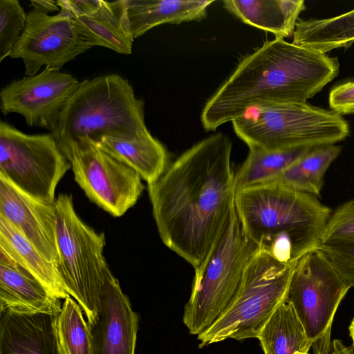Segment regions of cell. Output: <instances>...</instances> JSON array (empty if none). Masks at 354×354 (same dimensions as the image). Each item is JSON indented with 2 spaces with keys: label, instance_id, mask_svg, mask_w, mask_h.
<instances>
[{
  "label": "cell",
  "instance_id": "cell-25",
  "mask_svg": "<svg viewBox=\"0 0 354 354\" xmlns=\"http://www.w3.org/2000/svg\"><path fill=\"white\" fill-rule=\"evenodd\" d=\"M341 151L342 147L335 145L312 148L274 182L318 198L325 174Z\"/></svg>",
  "mask_w": 354,
  "mask_h": 354
},
{
  "label": "cell",
  "instance_id": "cell-26",
  "mask_svg": "<svg viewBox=\"0 0 354 354\" xmlns=\"http://www.w3.org/2000/svg\"><path fill=\"white\" fill-rule=\"evenodd\" d=\"M310 149L250 148L247 158L235 174L236 190L275 181Z\"/></svg>",
  "mask_w": 354,
  "mask_h": 354
},
{
  "label": "cell",
  "instance_id": "cell-18",
  "mask_svg": "<svg viewBox=\"0 0 354 354\" xmlns=\"http://www.w3.org/2000/svg\"><path fill=\"white\" fill-rule=\"evenodd\" d=\"M76 30L92 47L103 46L118 53L130 55L133 37L127 13V0L102 1L93 14L74 19Z\"/></svg>",
  "mask_w": 354,
  "mask_h": 354
},
{
  "label": "cell",
  "instance_id": "cell-7",
  "mask_svg": "<svg viewBox=\"0 0 354 354\" xmlns=\"http://www.w3.org/2000/svg\"><path fill=\"white\" fill-rule=\"evenodd\" d=\"M57 268L67 293L81 306L88 325L96 322L105 281L111 271L104 256V233H97L76 213L71 194L56 198Z\"/></svg>",
  "mask_w": 354,
  "mask_h": 354
},
{
  "label": "cell",
  "instance_id": "cell-12",
  "mask_svg": "<svg viewBox=\"0 0 354 354\" xmlns=\"http://www.w3.org/2000/svg\"><path fill=\"white\" fill-rule=\"evenodd\" d=\"M79 35L73 17L60 10L49 15L32 8L26 26L10 57L21 59L27 76L35 75L44 66L58 70L77 55L91 48Z\"/></svg>",
  "mask_w": 354,
  "mask_h": 354
},
{
  "label": "cell",
  "instance_id": "cell-21",
  "mask_svg": "<svg viewBox=\"0 0 354 354\" xmlns=\"http://www.w3.org/2000/svg\"><path fill=\"white\" fill-rule=\"evenodd\" d=\"M96 143L133 168L147 185L156 181L169 165L166 147L148 129L134 138L106 137Z\"/></svg>",
  "mask_w": 354,
  "mask_h": 354
},
{
  "label": "cell",
  "instance_id": "cell-2",
  "mask_svg": "<svg viewBox=\"0 0 354 354\" xmlns=\"http://www.w3.org/2000/svg\"><path fill=\"white\" fill-rule=\"evenodd\" d=\"M337 57L283 39L266 41L244 57L205 103L201 121L216 131L250 108L269 104H301L339 73Z\"/></svg>",
  "mask_w": 354,
  "mask_h": 354
},
{
  "label": "cell",
  "instance_id": "cell-5",
  "mask_svg": "<svg viewBox=\"0 0 354 354\" xmlns=\"http://www.w3.org/2000/svg\"><path fill=\"white\" fill-rule=\"evenodd\" d=\"M232 123L235 133L249 149L313 148L334 145L350 133L342 115L307 103L254 106Z\"/></svg>",
  "mask_w": 354,
  "mask_h": 354
},
{
  "label": "cell",
  "instance_id": "cell-10",
  "mask_svg": "<svg viewBox=\"0 0 354 354\" xmlns=\"http://www.w3.org/2000/svg\"><path fill=\"white\" fill-rule=\"evenodd\" d=\"M70 168L51 133L27 134L0 122V176L19 191L55 203L57 186Z\"/></svg>",
  "mask_w": 354,
  "mask_h": 354
},
{
  "label": "cell",
  "instance_id": "cell-14",
  "mask_svg": "<svg viewBox=\"0 0 354 354\" xmlns=\"http://www.w3.org/2000/svg\"><path fill=\"white\" fill-rule=\"evenodd\" d=\"M0 215L57 267V217L55 203H46L26 195L0 176Z\"/></svg>",
  "mask_w": 354,
  "mask_h": 354
},
{
  "label": "cell",
  "instance_id": "cell-32",
  "mask_svg": "<svg viewBox=\"0 0 354 354\" xmlns=\"http://www.w3.org/2000/svg\"><path fill=\"white\" fill-rule=\"evenodd\" d=\"M102 0H58L60 10L69 13L73 19L93 14L101 6Z\"/></svg>",
  "mask_w": 354,
  "mask_h": 354
},
{
  "label": "cell",
  "instance_id": "cell-16",
  "mask_svg": "<svg viewBox=\"0 0 354 354\" xmlns=\"http://www.w3.org/2000/svg\"><path fill=\"white\" fill-rule=\"evenodd\" d=\"M57 315L0 311V354H64L57 335Z\"/></svg>",
  "mask_w": 354,
  "mask_h": 354
},
{
  "label": "cell",
  "instance_id": "cell-29",
  "mask_svg": "<svg viewBox=\"0 0 354 354\" xmlns=\"http://www.w3.org/2000/svg\"><path fill=\"white\" fill-rule=\"evenodd\" d=\"M353 239L354 200H349L332 212L322 244L337 243Z\"/></svg>",
  "mask_w": 354,
  "mask_h": 354
},
{
  "label": "cell",
  "instance_id": "cell-23",
  "mask_svg": "<svg viewBox=\"0 0 354 354\" xmlns=\"http://www.w3.org/2000/svg\"><path fill=\"white\" fill-rule=\"evenodd\" d=\"M263 354H309L312 344L293 306L284 300L257 337Z\"/></svg>",
  "mask_w": 354,
  "mask_h": 354
},
{
  "label": "cell",
  "instance_id": "cell-6",
  "mask_svg": "<svg viewBox=\"0 0 354 354\" xmlns=\"http://www.w3.org/2000/svg\"><path fill=\"white\" fill-rule=\"evenodd\" d=\"M257 247L245 234L235 206L221 236L195 269L183 322L189 334L198 335L227 309L241 283L244 270Z\"/></svg>",
  "mask_w": 354,
  "mask_h": 354
},
{
  "label": "cell",
  "instance_id": "cell-4",
  "mask_svg": "<svg viewBox=\"0 0 354 354\" xmlns=\"http://www.w3.org/2000/svg\"><path fill=\"white\" fill-rule=\"evenodd\" d=\"M147 130L145 102L128 80L109 74L80 82L51 133L61 147L106 137L134 138Z\"/></svg>",
  "mask_w": 354,
  "mask_h": 354
},
{
  "label": "cell",
  "instance_id": "cell-30",
  "mask_svg": "<svg viewBox=\"0 0 354 354\" xmlns=\"http://www.w3.org/2000/svg\"><path fill=\"white\" fill-rule=\"evenodd\" d=\"M319 248L348 285L351 288L354 287V239L337 243L322 244Z\"/></svg>",
  "mask_w": 354,
  "mask_h": 354
},
{
  "label": "cell",
  "instance_id": "cell-34",
  "mask_svg": "<svg viewBox=\"0 0 354 354\" xmlns=\"http://www.w3.org/2000/svg\"><path fill=\"white\" fill-rule=\"evenodd\" d=\"M333 350L329 354H354V346H345L342 341L334 339L333 341Z\"/></svg>",
  "mask_w": 354,
  "mask_h": 354
},
{
  "label": "cell",
  "instance_id": "cell-33",
  "mask_svg": "<svg viewBox=\"0 0 354 354\" xmlns=\"http://www.w3.org/2000/svg\"><path fill=\"white\" fill-rule=\"evenodd\" d=\"M30 6L46 14L59 10L57 1L54 0H32Z\"/></svg>",
  "mask_w": 354,
  "mask_h": 354
},
{
  "label": "cell",
  "instance_id": "cell-9",
  "mask_svg": "<svg viewBox=\"0 0 354 354\" xmlns=\"http://www.w3.org/2000/svg\"><path fill=\"white\" fill-rule=\"evenodd\" d=\"M350 288L319 248L297 262L285 300L300 319L313 354H329L334 316Z\"/></svg>",
  "mask_w": 354,
  "mask_h": 354
},
{
  "label": "cell",
  "instance_id": "cell-13",
  "mask_svg": "<svg viewBox=\"0 0 354 354\" xmlns=\"http://www.w3.org/2000/svg\"><path fill=\"white\" fill-rule=\"evenodd\" d=\"M80 82L72 75L47 67L39 73L10 82L0 92V111L22 115L28 126L52 133Z\"/></svg>",
  "mask_w": 354,
  "mask_h": 354
},
{
  "label": "cell",
  "instance_id": "cell-3",
  "mask_svg": "<svg viewBox=\"0 0 354 354\" xmlns=\"http://www.w3.org/2000/svg\"><path fill=\"white\" fill-rule=\"evenodd\" d=\"M234 205L258 250L289 265L320 247L333 212L317 197L278 182L237 189Z\"/></svg>",
  "mask_w": 354,
  "mask_h": 354
},
{
  "label": "cell",
  "instance_id": "cell-22",
  "mask_svg": "<svg viewBox=\"0 0 354 354\" xmlns=\"http://www.w3.org/2000/svg\"><path fill=\"white\" fill-rule=\"evenodd\" d=\"M0 249L31 273L55 297L64 300L70 296L64 288L56 266L45 259L1 215Z\"/></svg>",
  "mask_w": 354,
  "mask_h": 354
},
{
  "label": "cell",
  "instance_id": "cell-31",
  "mask_svg": "<svg viewBox=\"0 0 354 354\" xmlns=\"http://www.w3.org/2000/svg\"><path fill=\"white\" fill-rule=\"evenodd\" d=\"M328 103L331 110L340 115L354 113V81L334 87L330 92Z\"/></svg>",
  "mask_w": 354,
  "mask_h": 354
},
{
  "label": "cell",
  "instance_id": "cell-11",
  "mask_svg": "<svg viewBox=\"0 0 354 354\" xmlns=\"http://www.w3.org/2000/svg\"><path fill=\"white\" fill-rule=\"evenodd\" d=\"M59 149L87 198L114 217L124 215L145 189L138 172L93 141L82 140Z\"/></svg>",
  "mask_w": 354,
  "mask_h": 354
},
{
  "label": "cell",
  "instance_id": "cell-24",
  "mask_svg": "<svg viewBox=\"0 0 354 354\" xmlns=\"http://www.w3.org/2000/svg\"><path fill=\"white\" fill-rule=\"evenodd\" d=\"M294 44L326 53L348 47L354 42V10L323 19H298L293 32Z\"/></svg>",
  "mask_w": 354,
  "mask_h": 354
},
{
  "label": "cell",
  "instance_id": "cell-15",
  "mask_svg": "<svg viewBox=\"0 0 354 354\" xmlns=\"http://www.w3.org/2000/svg\"><path fill=\"white\" fill-rule=\"evenodd\" d=\"M138 322L129 297L110 273L102 290L96 322L88 325L92 354H135Z\"/></svg>",
  "mask_w": 354,
  "mask_h": 354
},
{
  "label": "cell",
  "instance_id": "cell-17",
  "mask_svg": "<svg viewBox=\"0 0 354 354\" xmlns=\"http://www.w3.org/2000/svg\"><path fill=\"white\" fill-rule=\"evenodd\" d=\"M62 305L60 299L0 249V311L59 314Z\"/></svg>",
  "mask_w": 354,
  "mask_h": 354
},
{
  "label": "cell",
  "instance_id": "cell-19",
  "mask_svg": "<svg viewBox=\"0 0 354 354\" xmlns=\"http://www.w3.org/2000/svg\"><path fill=\"white\" fill-rule=\"evenodd\" d=\"M223 7L243 23L283 39L293 35L303 0H225Z\"/></svg>",
  "mask_w": 354,
  "mask_h": 354
},
{
  "label": "cell",
  "instance_id": "cell-8",
  "mask_svg": "<svg viewBox=\"0 0 354 354\" xmlns=\"http://www.w3.org/2000/svg\"><path fill=\"white\" fill-rule=\"evenodd\" d=\"M296 263H281L258 250L248 263L227 309L197 336L198 347L227 339L257 338L264 324L285 300Z\"/></svg>",
  "mask_w": 354,
  "mask_h": 354
},
{
  "label": "cell",
  "instance_id": "cell-27",
  "mask_svg": "<svg viewBox=\"0 0 354 354\" xmlns=\"http://www.w3.org/2000/svg\"><path fill=\"white\" fill-rule=\"evenodd\" d=\"M83 313L71 296L63 301L57 317V330L64 354H92L89 326Z\"/></svg>",
  "mask_w": 354,
  "mask_h": 354
},
{
  "label": "cell",
  "instance_id": "cell-35",
  "mask_svg": "<svg viewBox=\"0 0 354 354\" xmlns=\"http://www.w3.org/2000/svg\"><path fill=\"white\" fill-rule=\"evenodd\" d=\"M350 336L353 340V345L354 346V318L353 319L349 326Z\"/></svg>",
  "mask_w": 354,
  "mask_h": 354
},
{
  "label": "cell",
  "instance_id": "cell-28",
  "mask_svg": "<svg viewBox=\"0 0 354 354\" xmlns=\"http://www.w3.org/2000/svg\"><path fill=\"white\" fill-rule=\"evenodd\" d=\"M27 14L17 0H0V62L10 53L26 26Z\"/></svg>",
  "mask_w": 354,
  "mask_h": 354
},
{
  "label": "cell",
  "instance_id": "cell-20",
  "mask_svg": "<svg viewBox=\"0 0 354 354\" xmlns=\"http://www.w3.org/2000/svg\"><path fill=\"white\" fill-rule=\"evenodd\" d=\"M210 0H127V18L133 39L164 24L201 21Z\"/></svg>",
  "mask_w": 354,
  "mask_h": 354
},
{
  "label": "cell",
  "instance_id": "cell-1",
  "mask_svg": "<svg viewBox=\"0 0 354 354\" xmlns=\"http://www.w3.org/2000/svg\"><path fill=\"white\" fill-rule=\"evenodd\" d=\"M232 143L222 132L210 135L169 164L147 185L163 243L197 269L225 230L236 192Z\"/></svg>",
  "mask_w": 354,
  "mask_h": 354
}]
</instances>
